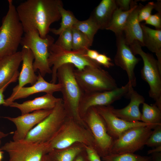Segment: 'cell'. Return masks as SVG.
Segmentation results:
<instances>
[{
    "mask_svg": "<svg viewBox=\"0 0 161 161\" xmlns=\"http://www.w3.org/2000/svg\"><path fill=\"white\" fill-rule=\"evenodd\" d=\"M61 0H27L16 7L25 33L35 30L42 38L46 37L52 23L61 18L59 7Z\"/></svg>",
    "mask_w": 161,
    "mask_h": 161,
    "instance_id": "cell-1",
    "label": "cell"
},
{
    "mask_svg": "<svg viewBox=\"0 0 161 161\" xmlns=\"http://www.w3.org/2000/svg\"><path fill=\"white\" fill-rule=\"evenodd\" d=\"M74 67L72 64H66L59 68L57 72V80L61 86L62 99L68 117L86 126L78 111L80 102L83 92L75 78Z\"/></svg>",
    "mask_w": 161,
    "mask_h": 161,
    "instance_id": "cell-2",
    "label": "cell"
},
{
    "mask_svg": "<svg viewBox=\"0 0 161 161\" xmlns=\"http://www.w3.org/2000/svg\"><path fill=\"white\" fill-rule=\"evenodd\" d=\"M8 1V10L2 18L0 30V58L17 52L24 32L13 1Z\"/></svg>",
    "mask_w": 161,
    "mask_h": 161,
    "instance_id": "cell-3",
    "label": "cell"
},
{
    "mask_svg": "<svg viewBox=\"0 0 161 161\" xmlns=\"http://www.w3.org/2000/svg\"><path fill=\"white\" fill-rule=\"evenodd\" d=\"M77 143L95 148V140L89 129L73 118L67 117L58 132L49 142V151L64 148Z\"/></svg>",
    "mask_w": 161,
    "mask_h": 161,
    "instance_id": "cell-4",
    "label": "cell"
},
{
    "mask_svg": "<svg viewBox=\"0 0 161 161\" xmlns=\"http://www.w3.org/2000/svg\"><path fill=\"white\" fill-rule=\"evenodd\" d=\"M87 50H69L62 48L54 43L51 44L49 48L48 58L49 66L50 67L52 66V78L50 82L56 83L57 70L64 64H72L79 70L86 66L101 67L100 65L95 61L87 56Z\"/></svg>",
    "mask_w": 161,
    "mask_h": 161,
    "instance_id": "cell-5",
    "label": "cell"
},
{
    "mask_svg": "<svg viewBox=\"0 0 161 161\" xmlns=\"http://www.w3.org/2000/svg\"><path fill=\"white\" fill-rule=\"evenodd\" d=\"M67 117L62 99L61 98L51 112L33 128L24 140L39 143L49 142L58 132Z\"/></svg>",
    "mask_w": 161,
    "mask_h": 161,
    "instance_id": "cell-6",
    "label": "cell"
},
{
    "mask_svg": "<svg viewBox=\"0 0 161 161\" xmlns=\"http://www.w3.org/2000/svg\"><path fill=\"white\" fill-rule=\"evenodd\" d=\"M74 74L84 92L105 91L118 87L115 79L101 67L86 66L80 70L75 69Z\"/></svg>",
    "mask_w": 161,
    "mask_h": 161,
    "instance_id": "cell-7",
    "label": "cell"
},
{
    "mask_svg": "<svg viewBox=\"0 0 161 161\" xmlns=\"http://www.w3.org/2000/svg\"><path fill=\"white\" fill-rule=\"evenodd\" d=\"M129 46L135 55H139L143 59V65L141 70V77L149 86L150 97L161 109V69L157 60L152 55L144 52L138 43H135Z\"/></svg>",
    "mask_w": 161,
    "mask_h": 161,
    "instance_id": "cell-8",
    "label": "cell"
},
{
    "mask_svg": "<svg viewBox=\"0 0 161 161\" xmlns=\"http://www.w3.org/2000/svg\"><path fill=\"white\" fill-rule=\"evenodd\" d=\"M54 41V38L48 35L46 38H41L37 30H33L25 33L21 41L20 44L28 47L33 54L34 71L38 70L43 77L47 74L52 73L48 63L49 48Z\"/></svg>",
    "mask_w": 161,
    "mask_h": 161,
    "instance_id": "cell-9",
    "label": "cell"
},
{
    "mask_svg": "<svg viewBox=\"0 0 161 161\" xmlns=\"http://www.w3.org/2000/svg\"><path fill=\"white\" fill-rule=\"evenodd\" d=\"M82 120L93 137L94 149L99 155L102 158L111 153L114 140L108 133L105 122L95 108L89 109Z\"/></svg>",
    "mask_w": 161,
    "mask_h": 161,
    "instance_id": "cell-10",
    "label": "cell"
},
{
    "mask_svg": "<svg viewBox=\"0 0 161 161\" xmlns=\"http://www.w3.org/2000/svg\"><path fill=\"white\" fill-rule=\"evenodd\" d=\"M0 149L8 153V161H41L49 151V142L39 143L25 140H10Z\"/></svg>",
    "mask_w": 161,
    "mask_h": 161,
    "instance_id": "cell-11",
    "label": "cell"
},
{
    "mask_svg": "<svg viewBox=\"0 0 161 161\" xmlns=\"http://www.w3.org/2000/svg\"><path fill=\"white\" fill-rule=\"evenodd\" d=\"M152 132V129L148 126L129 129L114 140L111 153H134L143 148Z\"/></svg>",
    "mask_w": 161,
    "mask_h": 161,
    "instance_id": "cell-12",
    "label": "cell"
},
{
    "mask_svg": "<svg viewBox=\"0 0 161 161\" xmlns=\"http://www.w3.org/2000/svg\"><path fill=\"white\" fill-rule=\"evenodd\" d=\"M132 86L128 82L125 85L114 89L103 92H84L80 99L79 113L82 118L88 109L92 107L111 105L115 101L126 96Z\"/></svg>",
    "mask_w": 161,
    "mask_h": 161,
    "instance_id": "cell-13",
    "label": "cell"
},
{
    "mask_svg": "<svg viewBox=\"0 0 161 161\" xmlns=\"http://www.w3.org/2000/svg\"><path fill=\"white\" fill-rule=\"evenodd\" d=\"M117 52L114 57L115 64L126 72L128 82L133 87L137 85L134 69L140 60L135 56L130 47L125 42L123 34L116 36Z\"/></svg>",
    "mask_w": 161,
    "mask_h": 161,
    "instance_id": "cell-14",
    "label": "cell"
},
{
    "mask_svg": "<svg viewBox=\"0 0 161 161\" xmlns=\"http://www.w3.org/2000/svg\"><path fill=\"white\" fill-rule=\"evenodd\" d=\"M52 110L42 109L21 115L16 117H3L12 122L16 129L13 137V140H24L30 131L35 126L46 118Z\"/></svg>",
    "mask_w": 161,
    "mask_h": 161,
    "instance_id": "cell-15",
    "label": "cell"
},
{
    "mask_svg": "<svg viewBox=\"0 0 161 161\" xmlns=\"http://www.w3.org/2000/svg\"><path fill=\"white\" fill-rule=\"evenodd\" d=\"M111 106H97L95 107L105 121L108 133L114 140L131 128L141 126L149 127L148 125L141 121L129 122L117 117L112 112Z\"/></svg>",
    "mask_w": 161,
    "mask_h": 161,
    "instance_id": "cell-16",
    "label": "cell"
},
{
    "mask_svg": "<svg viewBox=\"0 0 161 161\" xmlns=\"http://www.w3.org/2000/svg\"><path fill=\"white\" fill-rule=\"evenodd\" d=\"M60 84L48 82L45 80L39 73L37 80L33 85L29 87H23L18 89L14 87L10 97L5 100L4 106H9L10 104L16 100L26 98L34 94L45 92L53 95L54 92H60Z\"/></svg>",
    "mask_w": 161,
    "mask_h": 161,
    "instance_id": "cell-17",
    "label": "cell"
},
{
    "mask_svg": "<svg viewBox=\"0 0 161 161\" xmlns=\"http://www.w3.org/2000/svg\"><path fill=\"white\" fill-rule=\"evenodd\" d=\"M126 96L130 99L128 105L121 109H116L111 106L112 112L117 117L126 121L131 122L139 121L141 114L139 106L145 102L144 97L135 91L132 86L130 88Z\"/></svg>",
    "mask_w": 161,
    "mask_h": 161,
    "instance_id": "cell-18",
    "label": "cell"
},
{
    "mask_svg": "<svg viewBox=\"0 0 161 161\" xmlns=\"http://www.w3.org/2000/svg\"><path fill=\"white\" fill-rule=\"evenodd\" d=\"M21 61V51L0 58V89L8 83L17 81Z\"/></svg>",
    "mask_w": 161,
    "mask_h": 161,
    "instance_id": "cell-19",
    "label": "cell"
},
{
    "mask_svg": "<svg viewBox=\"0 0 161 161\" xmlns=\"http://www.w3.org/2000/svg\"><path fill=\"white\" fill-rule=\"evenodd\" d=\"M60 99L55 97L53 95L46 94L22 103L13 102L9 106L17 108L21 111V115H23L37 110H52Z\"/></svg>",
    "mask_w": 161,
    "mask_h": 161,
    "instance_id": "cell-20",
    "label": "cell"
},
{
    "mask_svg": "<svg viewBox=\"0 0 161 161\" xmlns=\"http://www.w3.org/2000/svg\"><path fill=\"white\" fill-rule=\"evenodd\" d=\"M143 6L140 3L137 5L129 15L125 25L124 35L125 42L129 46L137 43L144 47L142 30L138 19L139 11Z\"/></svg>",
    "mask_w": 161,
    "mask_h": 161,
    "instance_id": "cell-21",
    "label": "cell"
},
{
    "mask_svg": "<svg viewBox=\"0 0 161 161\" xmlns=\"http://www.w3.org/2000/svg\"><path fill=\"white\" fill-rule=\"evenodd\" d=\"M21 52L22 64L18 78V83L14 87L16 89L24 87L27 84L32 85L36 83L38 78L33 68L34 58L31 51L28 47L24 45L22 46Z\"/></svg>",
    "mask_w": 161,
    "mask_h": 161,
    "instance_id": "cell-22",
    "label": "cell"
},
{
    "mask_svg": "<svg viewBox=\"0 0 161 161\" xmlns=\"http://www.w3.org/2000/svg\"><path fill=\"white\" fill-rule=\"evenodd\" d=\"M117 8L115 0H102L89 17L96 24L99 29L106 30Z\"/></svg>",
    "mask_w": 161,
    "mask_h": 161,
    "instance_id": "cell-23",
    "label": "cell"
},
{
    "mask_svg": "<svg viewBox=\"0 0 161 161\" xmlns=\"http://www.w3.org/2000/svg\"><path fill=\"white\" fill-rule=\"evenodd\" d=\"M144 47L155 53L160 68L161 69V30L154 29L144 24H140Z\"/></svg>",
    "mask_w": 161,
    "mask_h": 161,
    "instance_id": "cell-24",
    "label": "cell"
},
{
    "mask_svg": "<svg viewBox=\"0 0 161 161\" xmlns=\"http://www.w3.org/2000/svg\"><path fill=\"white\" fill-rule=\"evenodd\" d=\"M85 148V145L77 143L64 148L52 150L47 154L51 161H73Z\"/></svg>",
    "mask_w": 161,
    "mask_h": 161,
    "instance_id": "cell-25",
    "label": "cell"
},
{
    "mask_svg": "<svg viewBox=\"0 0 161 161\" xmlns=\"http://www.w3.org/2000/svg\"><path fill=\"white\" fill-rule=\"evenodd\" d=\"M137 5L132 7L129 10L125 11L117 7L106 30L112 31L116 36L123 34L124 30L128 18Z\"/></svg>",
    "mask_w": 161,
    "mask_h": 161,
    "instance_id": "cell-26",
    "label": "cell"
},
{
    "mask_svg": "<svg viewBox=\"0 0 161 161\" xmlns=\"http://www.w3.org/2000/svg\"><path fill=\"white\" fill-rule=\"evenodd\" d=\"M140 120L148 125L151 129L161 125V109L155 103L150 105L143 103Z\"/></svg>",
    "mask_w": 161,
    "mask_h": 161,
    "instance_id": "cell-27",
    "label": "cell"
},
{
    "mask_svg": "<svg viewBox=\"0 0 161 161\" xmlns=\"http://www.w3.org/2000/svg\"><path fill=\"white\" fill-rule=\"evenodd\" d=\"M59 10L61 19L60 26L58 29L50 28L49 30L53 34L58 35L66 29L72 27L78 20L72 12L65 10L63 5L59 7Z\"/></svg>",
    "mask_w": 161,
    "mask_h": 161,
    "instance_id": "cell-28",
    "label": "cell"
},
{
    "mask_svg": "<svg viewBox=\"0 0 161 161\" xmlns=\"http://www.w3.org/2000/svg\"><path fill=\"white\" fill-rule=\"evenodd\" d=\"M72 27L83 34L92 44L94 36L99 29L96 24L90 17L83 21L78 20Z\"/></svg>",
    "mask_w": 161,
    "mask_h": 161,
    "instance_id": "cell-29",
    "label": "cell"
},
{
    "mask_svg": "<svg viewBox=\"0 0 161 161\" xmlns=\"http://www.w3.org/2000/svg\"><path fill=\"white\" fill-rule=\"evenodd\" d=\"M103 161H151V157L132 153L114 154L111 153L102 157Z\"/></svg>",
    "mask_w": 161,
    "mask_h": 161,
    "instance_id": "cell-30",
    "label": "cell"
},
{
    "mask_svg": "<svg viewBox=\"0 0 161 161\" xmlns=\"http://www.w3.org/2000/svg\"><path fill=\"white\" fill-rule=\"evenodd\" d=\"M72 50H86L92 44L87 37L79 30L72 27Z\"/></svg>",
    "mask_w": 161,
    "mask_h": 161,
    "instance_id": "cell-31",
    "label": "cell"
},
{
    "mask_svg": "<svg viewBox=\"0 0 161 161\" xmlns=\"http://www.w3.org/2000/svg\"><path fill=\"white\" fill-rule=\"evenodd\" d=\"M72 27L68 28L63 31L59 35V38L55 43L64 49L69 50H72Z\"/></svg>",
    "mask_w": 161,
    "mask_h": 161,
    "instance_id": "cell-32",
    "label": "cell"
},
{
    "mask_svg": "<svg viewBox=\"0 0 161 161\" xmlns=\"http://www.w3.org/2000/svg\"><path fill=\"white\" fill-rule=\"evenodd\" d=\"M145 145L149 147H155L161 146V125L157 126L152 131Z\"/></svg>",
    "mask_w": 161,
    "mask_h": 161,
    "instance_id": "cell-33",
    "label": "cell"
},
{
    "mask_svg": "<svg viewBox=\"0 0 161 161\" xmlns=\"http://www.w3.org/2000/svg\"><path fill=\"white\" fill-rule=\"evenodd\" d=\"M155 3L153 1L149 2L140 10L138 14V19L140 22L145 21L151 15L153 9H154Z\"/></svg>",
    "mask_w": 161,
    "mask_h": 161,
    "instance_id": "cell-34",
    "label": "cell"
},
{
    "mask_svg": "<svg viewBox=\"0 0 161 161\" xmlns=\"http://www.w3.org/2000/svg\"><path fill=\"white\" fill-rule=\"evenodd\" d=\"M145 24H150L155 27L156 29L161 30V13L157 12L151 15L145 21Z\"/></svg>",
    "mask_w": 161,
    "mask_h": 161,
    "instance_id": "cell-35",
    "label": "cell"
},
{
    "mask_svg": "<svg viewBox=\"0 0 161 161\" xmlns=\"http://www.w3.org/2000/svg\"><path fill=\"white\" fill-rule=\"evenodd\" d=\"M95 61L100 65H102L107 68H109L114 65L110 58L104 54L99 53Z\"/></svg>",
    "mask_w": 161,
    "mask_h": 161,
    "instance_id": "cell-36",
    "label": "cell"
},
{
    "mask_svg": "<svg viewBox=\"0 0 161 161\" xmlns=\"http://www.w3.org/2000/svg\"><path fill=\"white\" fill-rule=\"evenodd\" d=\"M115 1L117 7L124 11L129 10L136 5H132L133 0H115Z\"/></svg>",
    "mask_w": 161,
    "mask_h": 161,
    "instance_id": "cell-37",
    "label": "cell"
},
{
    "mask_svg": "<svg viewBox=\"0 0 161 161\" xmlns=\"http://www.w3.org/2000/svg\"><path fill=\"white\" fill-rule=\"evenodd\" d=\"M85 150L90 161H101L100 157L94 148L86 145Z\"/></svg>",
    "mask_w": 161,
    "mask_h": 161,
    "instance_id": "cell-38",
    "label": "cell"
},
{
    "mask_svg": "<svg viewBox=\"0 0 161 161\" xmlns=\"http://www.w3.org/2000/svg\"><path fill=\"white\" fill-rule=\"evenodd\" d=\"M73 161H90L85 149L79 153L75 157Z\"/></svg>",
    "mask_w": 161,
    "mask_h": 161,
    "instance_id": "cell-39",
    "label": "cell"
},
{
    "mask_svg": "<svg viewBox=\"0 0 161 161\" xmlns=\"http://www.w3.org/2000/svg\"><path fill=\"white\" fill-rule=\"evenodd\" d=\"M99 54L97 51L90 49H88L86 52L87 56L90 59L95 61Z\"/></svg>",
    "mask_w": 161,
    "mask_h": 161,
    "instance_id": "cell-40",
    "label": "cell"
},
{
    "mask_svg": "<svg viewBox=\"0 0 161 161\" xmlns=\"http://www.w3.org/2000/svg\"><path fill=\"white\" fill-rule=\"evenodd\" d=\"M11 83L7 84L2 88L0 89V105H4L5 103V100L4 99V92L7 86Z\"/></svg>",
    "mask_w": 161,
    "mask_h": 161,
    "instance_id": "cell-41",
    "label": "cell"
},
{
    "mask_svg": "<svg viewBox=\"0 0 161 161\" xmlns=\"http://www.w3.org/2000/svg\"><path fill=\"white\" fill-rule=\"evenodd\" d=\"M151 154V161H161V152L154 153Z\"/></svg>",
    "mask_w": 161,
    "mask_h": 161,
    "instance_id": "cell-42",
    "label": "cell"
},
{
    "mask_svg": "<svg viewBox=\"0 0 161 161\" xmlns=\"http://www.w3.org/2000/svg\"><path fill=\"white\" fill-rule=\"evenodd\" d=\"M154 9L157 12L161 13V1L157 0L156 2L155 3Z\"/></svg>",
    "mask_w": 161,
    "mask_h": 161,
    "instance_id": "cell-43",
    "label": "cell"
},
{
    "mask_svg": "<svg viewBox=\"0 0 161 161\" xmlns=\"http://www.w3.org/2000/svg\"><path fill=\"white\" fill-rule=\"evenodd\" d=\"M161 152V146H158L156 147L155 148L150 150L148 151L147 154H152L153 153L160 152Z\"/></svg>",
    "mask_w": 161,
    "mask_h": 161,
    "instance_id": "cell-44",
    "label": "cell"
},
{
    "mask_svg": "<svg viewBox=\"0 0 161 161\" xmlns=\"http://www.w3.org/2000/svg\"><path fill=\"white\" fill-rule=\"evenodd\" d=\"M9 134V133H5L1 131L0 130V140H1V139L8 136Z\"/></svg>",
    "mask_w": 161,
    "mask_h": 161,
    "instance_id": "cell-45",
    "label": "cell"
},
{
    "mask_svg": "<svg viewBox=\"0 0 161 161\" xmlns=\"http://www.w3.org/2000/svg\"><path fill=\"white\" fill-rule=\"evenodd\" d=\"M41 161H51L48 154L45 155L42 158Z\"/></svg>",
    "mask_w": 161,
    "mask_h": 161,
    "instance_id": "cell-46",
    "label": "cell"
},
{
    "mask_svg": "<svg viewBox=\"0 0 161 161\" xmlns=\"http://www.w3.org/2000/svg\"><path fill=\"white\" fill-rule=\"evenodd\" d=\"M3 152L0 149V161H1L3 158Z\"/></svg>",
    "mask_w": 161,
    "mask_h": 161,
    "instance_id": "cell-47",
    "label": "cell"
},
{
    "mask_svg": "<svg viewBox=\"0 0 161 161\" xmlns=\"http://www.w3.org/2000/svg\"><path fill=\"white\" fill-rule=\"evenodd\" d=\"M1 141H0V144H1Z\"/></svg>",
    "mask_w": 161,
    "mask_h": 161,
    "instance_id": "cell-48",
    "label": "cell"
},
{
    "mask_svg": "<svg viewBox=\"0 0 161 161\" xmlns=\"http://www.w3.org/2000/svg\"><path fill=\"white\" fill-rule=\"evenodd\" d=\"M0 29H1V27H0Z\"/></svg>",
    "mask_w": 161,
    "mask_h": 161,
    "instance_id": "cell-49",
    "label": "cell"
},
{
    "mask_svg": "<svg viewBox=\"0 0 161 161\" xmlns=\"http://www.w3.org/2000/svg\"><path fill=\"white\" fill-rule=\"evenodd\" d=\"M0 141H1V140H0Z\"/></svg>",
    "mask_w": 161,
    "mask_h": 161,
    "instance_id": "cell-50",
    "label": "cell"
}]
</instances>
